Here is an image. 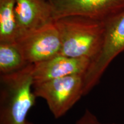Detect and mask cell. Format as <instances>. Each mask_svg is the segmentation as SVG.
<instances>
[{
    "instance_id": "obj_1",
    "label": "cell",
    "mask_w": 124,
    "mask_h": 124,
    "mask_svg": "<svg viewBox=\"0 0 124 124\" xmlns=\"http://www.w3.org/2000/svg\"><path fill=\"white\" fill-rule=\"evenodd\" d=\"M54 23L61 39L60 54L91 62L98 55L104 38L105 22L71 15L55 19Z\"/></svg>"
},
{
    "instance_id": "obj_2",
    "label": "cell",
    "mask_w": 124,
    "mask_h": 124,
    "mask_svg": "<svg viewBox=\"0 0 124 124\" xmlns=\"http://www.w3.org/2000/svg\"><path fill=\"white\" fill-rule=\"evenodd\" d=\"M34 64L0 76V124H27L29 111L35 105Z\"/></svg>"
},
{
    "instance_id": "obj_3",
    "label": "cell",
    "mask_w": 124,
    "mask_h": 124,
    "mask_svg": "<svg viewBox=\"0 0 124 124\" xmlns=\"http://www.w3.org/2000/svg\"><path fill=\"white\" fill-rule=\"evenodd\" d=\"M105 26L101 49L84 75V96L98 84L110 63L124 51V11L105 22Z\"/></svg>"
},
{
    "instance_id": "obj_4",
    "label": "cell",
    "mask_w": 124,
    "mask_h": 124,
    "mask_svg": "<svg viewBox=\"0 0 124 124\" xmlns=\"http://www.w3.org/2000/svg\"><path fill=\"white\" fill-rule=\"evenodd\" d=\"M84 75H72L33 84L37 98L46 101L56 118L62 117L83 95Z\"/></svg>"
},
{
    "instance_id": "obj_5",
    "label": "cell",
    "mask_w": 124,
    "mask_h": 124,
    "mask_svg": "<svg viewBox=\"0 0 124 124\" xmlns=\"http://www.w3.org/2000/svg\"><path fill=\"white\" fill-rule=\"evenodd\" d=\"M54 20L71 15L106 22L124 11V0H48Z\"/></svg>"
},
{
    "instance_id": "obj_6",
    "label": "cell",
    "mask_w": 124,
    "mask_h": 124,
    "mask_svg": "<svg viewBox=\"0 0 124 124\" xmlns=\"http://www.w3.org/2000/svg\"><path fill=\"white\" fill-rule=\"evenodd\" d=\"M16 42L29 64L41 63L61 52V39L54 22L23 36Z\"/></svg>"
},
{
    "instance_id": "obj_7",
    "label": "cell",
    "mask_w": 124,
    "mask_h": 124,
    "mask_svg": "<svg viewBox=\"0 0 124 124\" xmlns=\"http://www.w3.org/2000/svg\"><path fill=\"white\" fill-rule=\"evenodd\" d=\"M15 1L18 39L54 22L53 10L48 0Z\"/></svg>"
},
{
    "instance_id": "obj_8",
    "label": "cell",
    "mask_w": 124,
    "mask_h": 124,
    "mask_svg": "<svg viewBox=\"0 0 124 124\" xmlns=\"http://www.w3.org/2000/svg\"><path fill=\"white\" fill-rule=\"evenodd\" d=\"M91 62L87 58H75L59 54L34 64V84L72 75H84Z\"/></svg>"
},
{
    "instance_id": "obj_9",
    "label": "cell",
    "mask_w": 124,
    "mask_h": 124,
    "mask_svg": "<svg viewBox=\"0 0 124 124\" xmlns=\"http://www.w3.org/2000/svg\"><path fill=\"white\" fill-rule=\"evenodd\" d=\"M16 41L0 42V74L19 71L29 65Z\"/></svg>"
},
{
    "instance_id": "obj_10",
    "label": "cell",
    "mask_w": 124,
    "mask_h": 124,
    "mask_svg": "<svg viewBox=\"0 0 124 124\" xmlns=\"http://www.w3.org/2000/svg\"><path fill=\"white\" fill-rule=\"evenodd\" d=\"M18 31L15 0H0V42L16 41Z\"/></svg>"
},
{
    "instance_id": "obj_11",
    "label": "cell",
    "mask_w": 124,
    "mask_h": 124,
    "mask_svg": "<svg viewBox=\"0 0 124 124\" xmlns=\"http://www.w3.org/2000/svg\"><path fill=\"white\" fill-rule=\"evenodd\" d=\"M27 124H35L28 121ZM75 124H102L93 113L89 110L86 109Z\"/></svg>"
}]
</instances>
